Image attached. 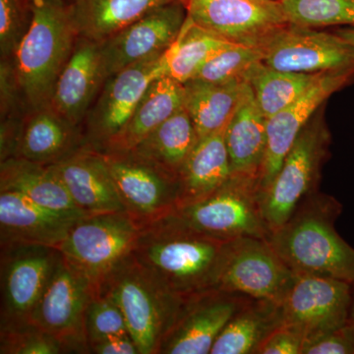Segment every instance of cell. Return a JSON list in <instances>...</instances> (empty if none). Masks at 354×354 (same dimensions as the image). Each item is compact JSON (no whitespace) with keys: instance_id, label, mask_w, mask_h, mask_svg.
Returning <instances> with one entry per match:
<instances>
[{"instance_id":"6da1fadb","label":"cell","mask_w":354,"mask_h":354,"mask_svg":"<svg viewBox=\"0 0 354 354\" xmlns=\"http://www.w3.org/2000/svg\"><path fill=\"white\" fill-rule=\"evenodd\" d=\"M228 241L207 236L171 215L142 228L132 256L181 297L215 288Z\"/></svg>"},{"instance_id":"7a4b0ae2","label":"cell","mask_w":354,"mask_h":354,"mask_svg":"<svg viewBox=\"0 0 354 354\" xmlns=\"http://www.w3.org/2000/svg\"><path fill=\"white\" fill-rule=\"evenodd\" d=\"M342 209L335 198L314 193L267 241L295 274L330 277L354 285V248L335 227Z\"/></svg>"},{"instance_id":"3957f363","label":"cell","mask_w":354,"mask_h":354,"mask_svg":"<svg viewBox=\"0 0 354 354\" xmlns=\"http://www.w3.org/2000/svg\"><path fill=\"white\" fill-rule=\"evenodd\" d=\"M34 18L12 59L14 78L28 113L50 108L55 84L79 35L62 0H32Z\"/></svg>"},{"instance_id":"277c9868","label":"cell","mask_w":354,"mask_h":354,"mask_svg":"<svg viewBox=\"0 0 354 354\" xmlns=\"http://www.w3.org/2000/svg\"><path fill=\"white\" fill-rule=\"evenodd\" d=\"M97 293L120 307L141 354H158L183 300L165 288L132 254L114 268Z\"/></svg>"},{"instance_id":"5b68a950","label":"cell","mask_w":354,"mask_h":354,"mask_svg":"<svg viewBox=\"0 0 354 354\" xmlns=\"http://www.w3.org/2000/svg\"><path fill=\"white\" fill-rule=\"evenodd\" d=\"M259 177L232 174L207 196L178 207L171 214L181 225L221 241L239 237L268 239Z\"/></svg>"},{"instance_id":"8992f818","label":"cell","mask_w":354,"mask_h":354,"mask_svg":"<svg viewBox=\"0 0 354 354\" xmlns=\"http://www.w3.org/2000/svg\"><path fill=\"white\" fill-rule=\"evenodd\" d=\"M141 230L127 212L84 216L57 248L97 293L114 268L131 255Z\"/></svg>"},{"instance_id":"52a82bcc","label":"cell","mask_w":354,"mask_h":354,"mask_svg":"<svg viewBox=\"0 0 354 354\" xmlns=\"http://www.w3.org/2000/svg\"><path fill=\"white\" fill-rule=\"evenodd\" d=\"M95 295L88 279L59 254L31 323L59 339L68 353H90L86 312Z\"/></svg>"},{"instance_id":"ba28073f","label":"cell","mask_w":354,"mask_h":354,"mask_svg":"<svg viewBox=\"0 0 354 354\" xmlns=\"http://www.w3.org/2000/svg\"><path fill=\"white\" fill-rule=\"evenodd\" d=\"M328 143L329 134L319 121H310L300 133L263 195V215L270 232L290 220L297 207L316 193L319 169Z\"/></svg>"},{"instance_id":"9c48e42d","label":"cell","mask_w":354,"mask_h":354,"mask_svg":"<svg viewBox=\"0 0 354 354\" xmlns=\"http://www.w3.org/2000/svg\"><path fill=\"white\" fill-rule=\"evenodd\" d=\"M295 278L267 239L244 236L225 245L215 288L279 304Z\"/></svg>"},{"instance_id":"30bf717a","label":"cell","mask_w":354,"mask_h":354,"mask_svg":"<svg viewBox=\"0 0 354 354\" xmlns=\"http://www.w3.org/2000/svg\"><path fill=\"white\" fill-rule=\"evenodd\" d=\"M102 153L125 211L140 227L162 220L178 208V176L131 151Z\"/></svg>"},{"instance_id":"8fae6325","label":"cell","mask_w":354,"mask_h":354,"mask_svg":"<svg viewBox=\"0 0 354 354\" xmlns=\"http://www.w3.org/2000/svg\"><path fill=\"white\" fill-rule=\"evenodd\" d=\"M165 53L130 65L106 79L84 121L88 147L104 150L124 129L149 86L167 75Z\"/></svg>"},{"instance_id":"7c38bea8","label":"cell","mask_w":354,"mask_h":354,"mask_svg":"<svg viewBox=\"0 0 354 354\" xmlns=\"http://www.w3.org/2000/svg\"><path fill=\"white\" fill-rule=\"evenodd\" d=\"M353 285L330 277L297 274L281 305L283 324L304 334L306 344L351 320ZM305 344V346H306Z\"/></svg>"},{"instance_id":"4fadbf2b","label":"cell","mask_w":354,"mask_h":354,"mask_svg":"<svg viewBox=\"0 0 354 354\" xmlns=\"http://www.w3.org/2000/svg\"><path fill=\"white\" fill-rule=\"evenodd\" d=\"M1 245L0 328L31 323V318L55 269V247L10 243Z\"/></svg>"},{"instance_id":"5bb4252c","label":"cell","mask_w":354,"mask_h":354,"mask_svg":"<svg viewBox=\"0 0 354 354\" xmlns=\"http://www.w3.org/2000/svg\"><path fill=\"white\" fill-rule=\"evenodd\" d=\"M263 62L279 71L327 73L354 69V50L335 32L288 23L266 39Z\"/></svg>"},{"instance_id":"9a60e30c","label":"cell","mask_w":354,"mask_h":354,"mask_svg":"<svg viewBox=\"0 0 354 354\" xmlns=\"http://www.w3.org/2000/svg\"><path fill=\"white\" fill-rule=\"evenodd\" d=\"M195 24L230 41L259 48L288 25L278 0H183Z\"/></svg>"},{"instance_id":"2e32d148","label":"cell","mask_w":354,"mask_h":354,"mask_svg":"<svg viewBox=\"0 0 354 354\" xmlns=\"http://www.w3.org/2000/svg\"><path fill=\"white\" fill-rule=\"evenodd\" d=\"M249 298L216 288L183 297L158 354L211 353L221 330Z\"/></svg>"},{"instance_id":"e0dca14e","label":"cell","mask_w":354,"mask_h":354,"mask_svg":"<svg viewBox=\"0 0 354 354\" xmlns=\"http://www.w3.org/2000/svg\"><path fill=\"white\" fill-rule=\"evenodd\" d=\"M187 18L183 0L153 9L99 44L104 80L142 60L164 53L176 41Z\"/></svg>"},{"instance_id":"ac0fdd59","label":"cell","mask_w":354,"mask_h":354,"mask_svg":"<svg viewBox=\"0 0 354 354\" xmlns=\"http://www.w3.org/2000/svg\"><path fill=\"white\" fill-rule=\"evenodd\" d=\"M354 78V69L323 73L297 101L267 120V149L260 171L263 195L312 115L330 95Z\"/></svg>"},{"instance_id":"d6986e66","label":"cell","mask_w":354,"mask_h":354,"mask_svg":"<svg viewBox=\"0 0 354 354\" xmlns=\"http://www.w3.org/2000/svg\"><path fill=\"white\" fill-rule=\"evenodd\" d=\"M50 165L72 201L85 215L127 212L104 153L100 151L87 145Z\"/></svg>"},{"instance_id":"ffe728a7","label":"cell","mask_w":354,"mask_h":354,"mask_svg":"<svg viewBox=\"0 0 354 354\" xmlns=\"http://www.w3.org/2000/svg\"><path fill=\"white\" fill-rule=\"evenodd\" d=\"M104 82L99 44L79 38L71 57L58 77L50 108L72 124L83 128Z\"/></svg>"},{"instance_id":"44dd1931","label":"cell","mask_w":354,"mask_h":354,"mask_svg":"<svg viewBox=\"0 0 354 354\" xmlns=\"http://www.w3.org/2000/svg\"><path fill=\"white\" fill-rule=\"evenodd\" d=\"M79 218L51 211L13 191H0V244L57 247Z\"/></svg>"},{"instance_id":"7402d4cb","label":"cell","mask_w":354,"mask_h":354,"mask_svg":"<svg viewBox=\"0 0 354 354\" xmlns=\"http://www.w3.org/2000/svg\"><path fill=\"white\" fill-rule=\"evenodd\" d=\"M87 145L82 127L44 108L26 115L15 157L50 165Z\"/></svg>"},{"instance_id":"603a6c76","label":"cell","mask_w":354,"mask_h":354,"mask_svg":"<svg viewBox=\"0 0 354 354\" xmlns=\"http://www.w3.org/2000/svg\"><path fill=\"white\" fill-rule=\"evenodd\" d=\"M0 191H13L32 201L71 218L87 216L71 197L50 165L12 157L0 162Z\"/></svg>"},{"instance_id":"cb8c5ba5","label":"cell","mask_w":354,"mask_h":354,"mask_svg":"<svg viewBox=\"0 0 354 354\" xmlns=\"http://www.w3.org/2000/svg\"><path fill=\"white\" fill-rule=\"evenodd\" d=\"M184 84L169 76L156 79L146 91L127 127L100 152H128L184 108Z\"/></svg>"},{"instance_id":"d4e9b609","label":"cell","mask_w":354,"mask_h":354,"mask_svg":"<svg viewBox=\"0 0 354 354\" xmlns=\"http://www.w3.org/2000/svg\"><path fill=\"white\" fill-rule=\"evenodd\" d=\"M174 1L178 0H70L68 7L79 38L102 43L153 9Z\"/></svg>"},{"instance_id":"484cf974","label":"cell","mask_w":354,"mask_h":354,"mask_svg":"<svg viewBox=\"0 0 354 354\" xmlns=\"http://www.w3.org/2000/svg\"><path fill=\"white\" fill-rule=\"evenodd\" d=\"M232 174L260 177L267 149V118L249 86L225 131Z\"/></svg>"},{"instance_id":"4316f807","label":"cell","mask_w":354,"mask_h":354,"mask_svg":"<svg viewBox=\"0 0 354 354\" xmlns=\"http://www.w3.org/2000/svg\"><path fill=\"white\" fill-rule=\"evenodd\" d=\"M227 127L198 140L179 174V207L207 196L232 176L225 143Z\"/></svg>"},{"instance_id":"83f0119b","label":"cell","mask_w":354,"mask_h":354,"mask_svg":"<svg viewBox=\"0 0 354 354\" xmlns=\"http://www.w3.org/2000/svg\"><path fill=\"white\" fill-rule=\"evenodd\" d=\"M283 324L279 302L250 297L228 321L209 354H256Z\"/></svg>"},{"instance_id":"f1b7e54d","label":"cell","mask_w":354,"mask_h":354,"mask_svg":"<svg viewBox=\"0 0 354 354\" xmlns=\"http://www.w3.org/2000/svg\"><path fill=\"white\" fill-rule=\"evenodd\" d=\"M184 108L190 114L201 139L227 127L234 118L249 84L246 80L208 83L190 80L184 84Z\"/></svg>"},{"instance_id":"f546056e","label":"cell","mask_w":354,"mask_h":354,"mask_svg":"<svg viewBox=\"0 0 354 354\" xmlns=\"http://www.w3.org/2000/svg\"><path fill=\"white\" fill-rule=\"evenodd\" d=\"M198 140L192 118L183 108L130 151L179 176Z\"/></svg>"},{"instance_id":"4dcf8cb0","label":"cell","mask_w":354,"mask_h":354,"mask_svg":"<svg viewBox=\"0 0 354 354\" xmlns=\"http://www.w3.org/2000/svg\"><path fill=\"white\" fill-rule=\"evenodd\" d=\"M230 44L199 27L187 16L176 41L165 50L167 76L185 84L196 76L209 58Z\"/></svg>"},{"instance_id":"1f68e13d","label":"cell","mask_w":354,"mask_h":354,"mask_svg":"<svg viewBox=\"0 0 354 354\" xmlns=\"http://www.w3.org/2000/svg\"><path fill=\"white\" fill-rule=\"evenodd\" d=\"M322 74L279 71L262 62L249 72L246 81L268 120L297 101Z\"/></svg>"},{"instance_id":"d6a6232c","label":"cell","mask_w":354,"mask_h":354,"mask_svg":"<svg viewBox=\"0 0 354 354\" xmlns=\"http://www.w3.org/2000/svg\"><path fill=\"white\" fill-rule=\"evenodd\" d=\"M286 19L300 27H354V0H278Z\"/></svg>"},{"instance_id":"836d02e7","label":"cell","mask_w":354,"mask_h":354,"mask_svg":"<svg viewBox=\"0 0 354 354\" xmlns=\"http://www.w3.org/2000/svg\"><path fill=\"white\" fill-rule=\"evenodd\" d=\"M262 62L259 48L232 44L209 58L192 80L208 83L246 80L249 72Z\"/></svg>"},{"instance_id":"e575fe53","label":"cell","mask_w":354,"mask_h":354,"mask_svg":"<svg viewBox=\"0 0 354 354\" xmlns=\"http://www.w3.org/2000/svg\"><path fill=\"white\" fill-rule=\"evenodd\" d=\"M1 354L68 353L62 342L32 323L0 328Z\"/></svg>"},{"instance_id":"d590c367","label":"cell","mask_w":354,"mask_h":354,"mask_svg":"<svg viewBox=\"0 0 354 354\" xmlns=\"http://www.w3.org/2000/svg\"><path fill=\"white\" fill-rule=\"evenodd\" d=\"M34 18L32 0H0V60H12Z\"/></svg>"},{"instance_id":"8d00e7d4","label":"cell","mask_w":354,"mask_h":354,"mask_svg":"<svg viewBox=\"0 0 354 354\" xmlns=\"http://www.w3.org/2000/svg\"><path fill=\"white\" fill-rule=\"evenodd\" d=\"M86 335L91 344L116 335H130L127 321L118 304L106 295L97 293L86 312Z\"/></svg>"},{"instance_id":"74e56055","label":"cell","mask_w":354,"mask_h":354,"mask_svg":"<svg viewBox=\"0 0 354 354\" xmlns=\"http://www.w3.org/2000/svg\"><path fill=\"white\" fill-rule=\"evenodd\" d=\"M302 354H354L353 321L351 318L339 329L308 342Z\"/></svg>"},{"instance_id":"f35d334b","label":"cell","mask_w":354,"mask_h":354,"mask_svg":"<svg viewBox=\"0 0 354 354\" xmlns=\"http://www.w3.org/2000/svg\"><path fill=\"white\" fill-rule=\"evenodd\" d=\"M305 344L306 339L299 330L283 324L262 342L256 354H302Z\"/></svg>"},{"instance_id":"ab89813d","label":"cell","mask_w":354,"mask_h":354,"mask_svg":"<svg viewBox=\"0 0 354 354\" xmlns=\"http://www.w3.org/2000/svg\"><path fill=\"white\" fill-rule=\"evenodd\" d=\"M90 353L141 354L131 335H116L95 342L90 346Z\"/></svg>"},{"instance_id":"60d3db41","label":"cell","mask_w":354,"mask_h":354,"mask_svg":"<svg viewBox=\"0 0 354 354\" xmlns=\"http://www.w3.org/2000/svg\"><path fill=\"white\" fill-rule=\"evenodd\" d=\"M354 50V27H342L334 31Z\"/></svg>"},{"instance_id":"b9f144b4","label":"cell","mask_w":354,"mask_h":354,"mask_svg":"<svg viewBox=\"0 0 354 354\" xmlns=\"http://www.w3.org/2000/svg\"><path fill=\"white\" fill-rule=\"evenodd\" d=\"M351 320L354 322V285H353V305H351Z\"/></svg>"},{"instance_id":"7bdbcfd3","label":"cell","mask_w":354,"mask_h":354,"mask_svg":"<svg viewBox=\"0 0 354 354\" xmlns=\"http://www.w3.org/2000/svg\"><path fill=\"white\" fill-rule=\"evenodd\" d=\"M62 1H65V2H66V3H68V2L70 1V0H62Z\"/></svg>"}]
</instances>
